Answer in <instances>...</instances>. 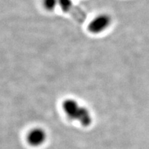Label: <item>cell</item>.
<instances>
[{"mask_svg":"<svg viewBox=\"0 0 149 149\" xmlns=\"http://www.w3.org/2000/svg\"><path fill=\"white\" fill-rule=\"evenodd\" d=\"M43 6L46 10H53L59 3V0H42Z\"/></svg>","mask_w":149,"mask_h":149,"instance_id":"4","label":"cell"},{"mask_svg":"<svg viewBox=\"0 0 149 149\" xmlns=\"http://www.w3.org/2000/svg\"><path fill=\"white\" fill-rule=\"evenodd\" d=\"M46 139L45 130L41 128H35L31 129L26 135V140L31 146L37 147L42 145Z\"/></svg>","mask_w":149,"mask_h":149,"instance_id":"3","label":"cell"},{"mask_svg":"<svg viewBox=\"0 0 149 149\" xmlns=\"http://www.w3.org/2000/svg\"><path fill=\"white\" fill-rule=\"evenodd\" d=\"M111 17L108 15L102 14L96 16L91 20L88 26V29L90 32L94 34H97L105 31L111 25Z\"/></svg>","mask_w":149,"mask_h":149,"instance_id":"2","label":"cell"},{"mask_svg":"<svg viewBox=\"0 0 149 149\" xmlns=\"http://www.w3.org/2000/svg\"><path fill=\"white\" fill-rule=\"evenodd\" d=\"M62 109L70 120L77 121L86 127L90 126L92 123L93 119L90 111L72 99L65 100L62 103Z\"/></svg>","mask_w":149,"mask_h":149,"instance_id":"1","label":"cell"}]
</instances>
